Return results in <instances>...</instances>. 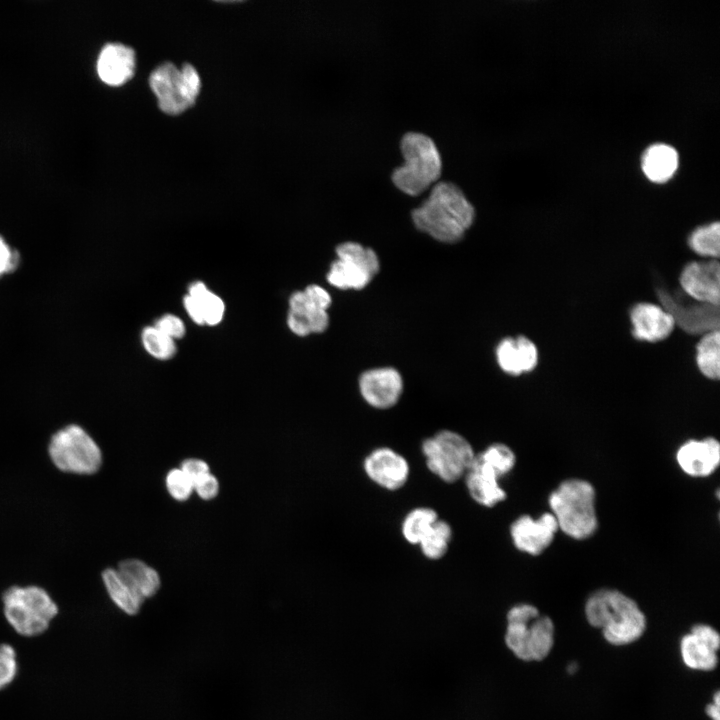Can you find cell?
<instances>
[{"label": "cell", "instance_id": "1", "mask_svg": "<svg viewBox=\"0 0 720 720\" xmlns=\"http://www.w3.org/2000/svg\"><path fill=\"white\" fill-rule=\"evenodd\" d=\"M417 229L444 243L461 240L472 225L475 209L462 189L448 181L436 182L429 196L411 212Z\"/></svg>", "mask_w": 720, "mask_h": 720}, {"label": "cell", "instance_id": "2", "mask_svg": "<svg viewBox=\"0 0 720 720\" xmlns=\"http://www.w3.org/2000/svg\"><path fill=\"white\" fill-rule=\"evenodd\" d=\"M585 615L593 627L601 628L613 645H626L639 639L646 628V618L637 603L615 589H599L585 603Z\"/></svg>", "mask_w": 720, "mask_h": 720}, {"label": "cell", "instance_id": "3", "mask_svg": "<svg viewBox=\"0 0 720 720\" xmlns=\"http://www.w3.org/2000/svg\"><path fill=\"white\" fill-rule=\"evenodd\" d=\"M593 485L583 479L561 482L549 495L548 503L559 530L575 540L591 537L598 527Z\"/></svg>", "mask_w": 720, "mask_h": 720}, {"label": "cell", "instance_id": "4", "mask_svg": "<svg viewBox=\"0 0 720 720\" xmlns=\"http://www.w3.org/2000/svg\"><path fill=\"white\" fill-rule=\"evenodd\" d=\"M400 149L404 163L394 169L392 181L402 192L419 195L440 177V152L430 136L414 131L402 136Z\"/></svg>", "mask_w": 720, "mask_h": 720}, {"label": "cell", "instance_id": "5", "mask_svg": "<svg viewBox=\"0 0 720 720\" xmlns=\"http://www.w3.org/2000/svg\"><path fill=\"white\" fill-rule=\"evenodd\" d=\"M505 643L523 661H540L552 649L554 625L530 604L514 605L507 612Z\"/></svg>", "mask_w": 720, "mask_h": 720}, {"label": "cell", "instance_id": "6", "mask_svg": "<svg viewBox=\"0 0 720 720\" xmlns=\"http://www.w3.org/2000/svg\"><path fill=\"white\" fill-rule=\"evenodd\" d=\"M2 601L8 624L24 637L44 633L58 613L56 603L39 586H12L3 593Z\"/></svg>", "mask_w": 720, "mask_h": 720}, {"label": "cell", "instance_id": "7", "mask_svg": "<svg viewBox=\"0 0 720 720\" xmlns=\"http://www.w3.org/2000/svg\"><path fill=\"white\" fill-rule=\"evenodd\" d=\"M421 451L429 471L446 483L464 478L476 456L470 442L451 430H441L426 438Z\"/></svg>", "mask_w": 720, "mask_h": 720}, {"label": "cell", "instance_id": "8", "mask_svg": "<svg viewBox=\"0 0 720 720\" xmlns=\"http://www.w3.org/2000/svg\"><path fill=\"white\" fill-rule=\"evenodd\" d=\"M149 84L156 95L159 108L170 115H177L191 107L201 89L200 76L191 64L179 69L166 62L152 71Z\"/></svg>", "mask_w": 720, "mask_h": 720}, {"label": "cell", "instance_id": "9", "mask_svg": "<svg viewBox=\"0 0 720 720\" xmlns=\"http://www.w3.org/2000/svg\"><path fill=\"white\" fill-rule=\"evenodd\" d=\"M48 452L61 471L89 475L102 464V453L94 439L80 426L70 424L57 431L50 440Z\"/></svg>", "mask_w": 720, "mask_h": 720}, {"label": "cell", "instance_id": "10", "mask_svg": "<svg viewBox=\"0 0 720 720\" xmlns=\"http://www.w3.org/2000/svg\"><path fill=\"white\" fill-rule=\"evenodd\" d=\"M338 256L327 275L328 282L339 289L360 290L379 271L377 254L357 242H344L336 247Z\"/></svg>", "mask_w": 720, "mask_h": 720}, {"label": "cell", "instance_id": "11", "mask_svg": "<svg viewBox=\"0 0 720 720\" xmlns=\"http://www.w3.org/2000/svg\"><path fill=\"white\" fill-rule=\"evenodd\" d=\"M662 307L672 316L675 326L692 335H704L719 330V306L683 300L663 288L657 290Z\"/></svg>", "mask_w": 720, "mask_h": 720}, {"label": "cell", "instance_id": "12", "mask_svg": "<svg viewBox=\"0 0 720 720\" xmlns=\"http://www.w3.org/2000/svg\"><path fill=\"white\" fill-rule=\"evenodd\" d=\"M558 530L554 516L546 512L538 518L530 515L518 517L510 526V536L517 550L537 556L551 545Z\"/></svg>", "mask_w": 720, "mask_h": 720}, {"label": "cell", "instance_id": "13", "mask_svg": "<svg viewBox=\"0 0 720 720\" xmlns=\"http://www.w3.org/2000/svg\"><path fill=\"white\" fill-rule=\"evenodd\" d=\"M363 469L372 482L389 491L402 488L410 474L407 459L389 447H378L367 454Z\"/></svg>", "mask_w": 720, "mask_h": 720}, {"label": "cell", "instance_id": "14", "mask_svg": "<svg viewBox=\"0 0 720 720\" xmlns=\"http://www.w3.org/2000/svg\"><path fill=\"white\" fill-rule=\"evenodd\" d=\"M679 282L692 300L719 306L720 264L717 259L689 262L682 269Z\"/></svg>", "mask_w": 720, "mask_h": 720}, {"label": "cell", "instance_id": "15", "mask_svg": "<svg viewBox=\"0 0 720 720\" xmlns=\"http://www.w3.org/2000/svg\"><path fill=\"white\" fill-rule=\"evenodd\" d=\"M359 388L364 400L372 407L387 409L399 400L403 381L394 368H377L364 372L359 379Z\"/></svg>", "mask_w": 720, "mask_h": 720}, {"label": "cell", "instance_id": "16", "mask_svg": "<svg viewBox=\"0 0 720 720\" xmlns=\"http://www.w3.org/2000/svg\"><path fill=\"white\" fill-rule=\"evenodd\" d=\"M720 637L711 626L698 624L681 640V655L684 663L691 669L713 670L717 663V651Z\"/></svg>", "mask_w": 720, "mask_h": 720}, {"label": "cell", "instance_id": "17", "mask_svg": "<svg viewBox=\"0 0 720 720\" xmlns=\"http://www.w3.org/2000/svg\"><path fill=\"white\" fill-rule=\"evenodd\" d=\"M681 470L694 478H704L716 471L720 463V444L713 437L687 440L676 452Z\"/></svg>", "mask_w": 720, "mask_h": 720}, {"label": "cell", "instance_id": "18", "mask_svg": "<svg viewBox=\"0 0 720 720\" xmlns=\"http://www.w3.org/2000/svg\"><path fill=\"white\" fill-rule=\"evenodd\" d=\"M630 321L634 338L651 343L664 340L675 328L672 316L662 306L647 302L632 307Z\"/></svg>", "mask_w": 720, "mask_h": 720}, {"label": "cell", "instance_id": "19", "mask_svg": "<svg viewBox=\"0 0 720 720\" xmlns=\"http://www.w3.org/2000/svg\"><path fill=\"white\" fill-rule=\"evenodd\" d=\"M496 359L505 373L519 376L536 368L538 349L535 343L525 336L507 337L497 345Z\"/></svg>", "mask_w": 720, "mask_h": 720}, {"label": "cell", "instance_id": "20", "mask_svg": "<svg viewBox=\"0 0 720 720\" xmlns=\"http://www.w3.org/2000/svg\"><path fill=\"white\" fill-rule=\"evenodd\" d=\"M500 476L488 465L475 456V459L464 476L467 491L470 497L479 505L494 507L506 498V492L501 487Z\"/></svg>", "mask_w": 720, "mask_h": 720}, {"label": "cell", "instance_id": "21", "mask_svg": "<svg viewBox=\"0 0 720 720\" xmlns=\"http://www.w3.org/2000/svg\"><path fill=\"white\" fill-rule=\"evenodd\" d=\"M135 66V52L131 47L121 43H109L99 54L97 72L103 82L118 86L133 76Z\"/></svg>", "mask_w": 720, "mask_h": 720}, {"label": "cell", "instance_id": "22", "mask_svg": "<svg viewBox=\"0 0 720 720\" xmlns=\"http://www.w3.org/2000/svg\"><path fill=\"white\" fill-rule=\"evenodd\" d=\"M116 570L127 588L142 602L154 596L160 588L157 571L140 560H124Z\"/></svg>", "mask_w": 720, "mask_h": 720}, {"label": "cell", "instance_id": "23", "mask_svg": "<svg viewBox=\"0 0 720 720\" xmlns=\"http://www.w3.org/2000/svg\"><path fill=\"white\" fill-rule=\"evenodd\" d=\"M678 167L677 151L667 144H654L642 157V169L646 177L657 183L667 181Z\"/></svg>", "mask_w": 720, "mask_h": 720}, {"label": "cell", "instance_id": "24", "mask_svg": "<svg viewBox=\"0 0 720 720\" xmlns=\"http://www.w3.org/2000/svg\"><path fill=\"white\" fill-rule=\"evenodd\" d=\"M696 365L710 380L720 377V332L715 330L702 335L696 345Z\"/></svg>", "mask_w": 720, "mask_h": 720}, {"label": "cell", "instance_id": "25", "mask_svg": "<svg viewBox=\"0 0 720 720\" xmlns=\"http://www.w3.org/2000/svg\"><path fill=\"white\" fill-rule=\"evenodd\" d=\"M102 579L107 593L113 603L128 615H136L143 604L124 584L114 568H108L102 573Z\"/></svg>", "mask_w": 720, "mask_h": 720}, {"label": "cell", "instance_id": "26", "mask_svg": "<svg viewBox=\"0 0 720 720\" xmlns=\"http://www.w3.org/2000/svg\"><path fill=\"white\" fill-rule=\"evenodd\" d=\"M438 519L437 512L430 507L414 508L403 518L402 536L408 543L418 545Z\"/></svg>", "mask_w": 720, "mask_h": 720}, {"label": "cell", "instance_id": "27", "mask_svg": "<svg viewBox=\"0 0 720 720\" xmlns=\"http://www.w3.org/2000/svg\"><path fill=\"white\" fill-rule=\"evenodd\" d=\"M452 539L450 524L438 519L418 544L422 554L430 560L441 559L448 551Z\"/></svg>", "mask_w": 720, "mask_h": 720}, {"label": "cell", "instance_id": "28", "mask_svg": "<svg viewBox=\"0 0 720 720\" xmlns=\"http://www.w3.org/2000/svg\"><path fill=\"white\" fill-rule=\"evenodd\" d=\"M688 245L700 256L717 259L720 255L719 222H712L695 229L688 238Z\"/></svg>", "mask_w": 720, "mask_h": 720}, {"label": "cell", "instance_id": "29", "mask_svg": "<svg viewBox=\"0 0 720 720\" xmlns=\"http://www.w3.org/2000/svg\"><path fill=\"white\" fill-rule=\"evenodd\" d=\"M478 459L493 469L500 477L511 472L516 464L513 450L503 443H493L482 452L476 453Z\"/></svg>", "mask_w": 720, "mask_h": 720}, {"label": "cell", "instance_id": "30", "mask_svg": "<svg viewBox=\"0 0 720 720\" xmlns=\"http://www.w3.org/2000/svg\"><path fill=\"white\" fill-rule=\"evenodd\" d=\"M141 341L147 353L158 360H169L176 353L175 341L154 325L142 330Z\"/></svg>", "mask_w": 720, "mask_h": 720}, {"label": "cell", "instance_id": "31", "mask_svg": "<svg viewBox=\"0 0 720 720\" xmlns=\"http://www.w3.org/2000/svg\"><path fill=\"white\" fill-rule=\"evenodd\" d=\"M17 673L18 662L14 648L9 644H0V690L8 687Z\"/></svg>", "mask_w": 720, "mask_h": 720}, {"label": "cell", "instance_id": "32", "mask_svg": "<svg viewBox=\"0 0 720 720\" xmlns=\"http://www.w3.org/2000/svg\"><path fill=\"white\" fill-rule=\"evenodd\" d=\"M198 301L202 306L204 324L215 326L222 321L225 313V304L221 297L208 290Z\"/></svg>", "mask_w": 720, "mask_h": 720}, {"label": "cell", "instance_id": "33", "mask_svg": "<svg viewBox=\"0 0 720 720\" xmlns=\"http://www.w3.org/2000/svg\"><path fill=\"white\" fill-rule=\"evenodd\" d=\"M166 485L173 498L186 500L193 491V483L181 469L171 470L166 478Z\"/></svg>", "mask_w": 720, "mask_h": 720}, {"label": "cell", "instance_id": "34", "mask_svg": "<svg viewBox=\"0 0 720 720\" xmlns=\"http://www.w3.org/2000/svg\"><path fill=\"white\" fill-rule=\"evenodd\" d=\"M154 326L169 338L179 339L185 335L186 328L181 318L174 314H165L161 316Z\"/></svg>", "mask_w": 720, "mask_h": 720}, {"label": "cell", "instance_id": "35", "mask_svg": "<svg viewBox=\"0 0 720 720\" xmlns=\"http://www.w3.org/2000/svg\"><path fill=\"white\" fill-rule=\"evenodd\" d=\"M19 260L18 252L12 249L0 236V277L14 271L19 264Z\"/></svg>", "mask_w": 720, "mask_h": 720}, {"label": "cell", "instance_id": "36", "mask_svg": "<svg viewBox=\"0 0 720 720\" xmlns=\"http://www.w3.org/2000/svg\"><path fill=\"white\" fill-rule=\"evenodd\" d=\"M289 311L301 313V314H308L315 308H323L316 303H314L311 298L308 296V294L303 291H297L294 292L290 299H289ZM326 309V308H323ZM328 310V309H326Z\"/></svg>", "mask_w": 720, "mask_h": 720}, {"label": "cell", "instance_id": "37", "mask_svg": "<svg viewBox=\"0 0 720 720\" xmlns=\"http://www.w3.org/2000/svg\"><path fill=\"white\" fill-rule=\"evenodd\" d=\"M218 489V481L210 472L199 478L193 484V490H195L201 498L206 500L214 498L218 493Z\"/></svg>", "mask_w": 720, "mask_h": 720}, {"label": "cell", "instance_id": "38", "mask_svg": "<svg viewBox=\"0 0 720 720\" xmlns=\"http://www.w3.org/2000/svg\"><path fill=\"white\" fill-rule=\"evenodd\" d=\"M194 484L199 478L209 473V466L200 459H187L180 468Z\"/></svg>", "mask_w": 720, "mask_h": 720}, {"label": "cell", "instance_id": "39", "mask_svg": "<svg viewBox=\"0 0 720 720\" xmlns=\"http://www.w3.org/2000/svg\"><path fill=\"white\" fill-rule=\"evenodd\" d=\"M287 325L289 329L298 336H307L311 333L307 318L304 314L289 311Z\"/></svg>", "mask_w": 720, "mask_h": 720}, {"label": "cell", "instance_id": "40", "mask_svg": "<svg viewBox=\"0 0 720 720\" xmlns=\"http://www.w3.org/2000/svg\"><path fill=\"white\" fill-rule=\"evenodd\" d=\"M183 304L190 319L196 324L203 325L204 321L201 303L189 295H185Z\"/></svg>", "mask_w": 720, "mask_h": 720}, {"label": "cell", "instance_id": "41", "mask_svg": "<svg viewBox=\"0 0 720 720\" xmlns=\"http://www.w3.org/2000/svg\"><path fill=\"white\" fill-rule=\"evenodd\" d=\"M719 692H717L714 696V704H709L706 707V713L713 719V720H719Z\"/></svg>", "mask_w": 720, "mask_h": 720}, {"label": "cell", "instance_id": "42", "mask_svg": "<svg viewBox=\"0 0 720 720\" xmlns=\"http://www.w3.org/2000/svg\"><path fill=\"white\" fill-rule=\"evenodd\" d=\"M567 670L569 673H574L577 670V665L575 663L569 664Z\"/></svg>", "mask_w": 720, "mask_h": 720}]
</instances>
